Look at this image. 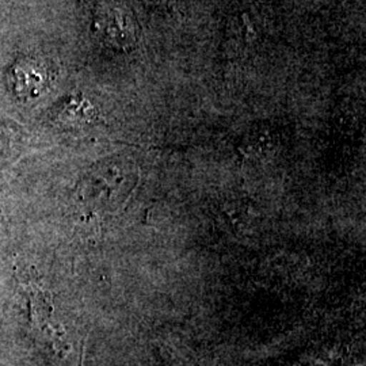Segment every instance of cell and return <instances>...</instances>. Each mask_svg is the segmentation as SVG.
I'll return each mask as SVG.
<instances>
[{"label": "cell", "mask_w": 366, "mask_h": 366, "mask_svg": "<svg viewBox=\"0 0 366 366\" xmlns=\"http://www.w3.org/2000/svg\"><path fill=\"white\" fill-rule=\"evenodd\" d=\"M46 69L34 59H22L10 71V83L21 98H36L46 84Z\"/></svg>", "instance_id": "obj_1"}, {"label": "cell", "mask_w": 366, "mask_h": 366, "mask_svg": "<svg viewBox=\"0 0 366 366\" xmlns=\"http://www.w3.org/2000/svg\"><path fill=\"white\" fill-rule=\"evenodd\" d=\"M131 18L117 9H112L110 11L101 15L99 29L102 30L106 39L117 41L122 39L124 42H129L132 39Z\"/></svg>", "instance_id": "obj_2"}, {"label": "cell", "mask_w": 366, "mask_h": 366, "mask_svg": "<svg viewBox=\"0 0 366 366\" xmlns=\"http://www.w3.org/2000/svg\"><path fill=\"white\" fill-rule=\"evenodd\" d=\"M148 4L154 6V7H162V9H167L172 4L174 0H145Z\"/></svg>", "instance_id": "obj_3"}]
</instances>
